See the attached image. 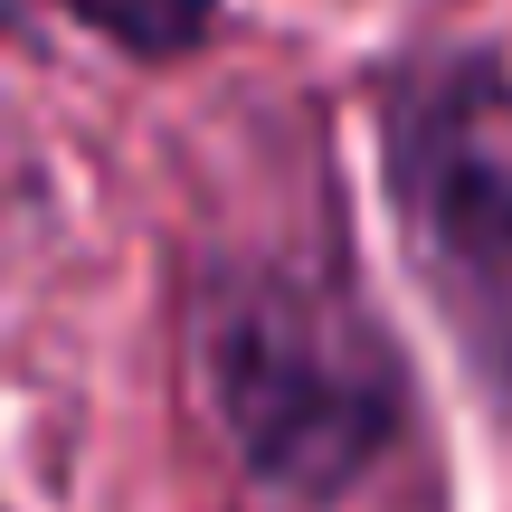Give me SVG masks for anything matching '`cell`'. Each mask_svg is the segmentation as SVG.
Here are the masks:
<instances>
[{
    "label": "cell",
    "instance_id": "3957f363",
    "mask_svg": "<svg viewBox=\"0 0 512 512\" xmlns=\"http://www.w3.org/2000/svg\"><path fill=\"white\" fill-rule=\"evenodd\" d=\"M86 38L143 57V67H171V57H200L219 38V10L228 0H57Z\"/></svg>",
    "mask_w": 512,
    "mask_h": 512
},
{
    "label": "cell",
    "instance_id": "6da1fadb",
    "mask_svg": "<svg viewBox=\"0 0 512 512\" xmlns=\"http://www.w3.org/2000/svg\"><path fill=\"white\" fill-rule=\"evenodd\" d=\"M200 408L256 494L294 512L351 503L408 437V351L332 256H238L190 294Z\"/></svg>",
    "mask_w": 512,
    "mask_h": 512
},
{
    "label": "cell",
    "instance_id": "7a4b0ae2",
    "mask_svg": "<svg viewBox=\"0 0 512 512\" xmlns=\"http://www.w3.org/2000/svg\"><path fill=\"white\" fill-rule=\"evenodd\" d=\"M380 200L437 332L484 408H512V57L475 38L399 48L370 76Z\"/></svg>",
    "mask_w": 512,
    "mask_h": 512
}]
</instances>
